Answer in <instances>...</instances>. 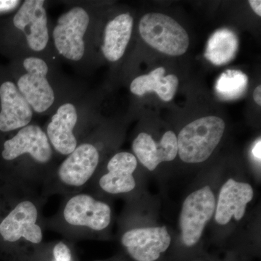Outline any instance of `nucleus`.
<instances>
[{"mask_svg":"<svg viewBox=\"0 0 261 261\" xmlns=\"http://www.w3.org/2000/svg\"><path fill=\"white\" fill-rule=\"evenodd\" d=\"M55 153L44 128L30 123L3 142L0 158L8 166L12 185L22 192H34L56 167Z\"/></svg>","mask_w":261,"mask_h":261,"instance_id":"obj_1","label":"nucleus"},{"mask_svg":"<svg viewBox=\"0 0 261 261\" xmlns=\"http://www.w3.org/2000/svg\"><path fill=\"white\" fill-rule=\"evenodd\" d=\"M112 208L106 201L84 191L65 196L56 214L45 217L46 229L68 240L101 238L112 223Z\"/></svg>","mask_w":261,"mask_h":261,"instance_id":"obj_2","label":"nucleus"},{"mask_svg":"<svg viewBox=\"0 0 261 261\" xmlns=\"http://www.w3.org/2000/svg\"><path fill=\"white\" fill-rule=\"evenodd\" d=\"M46 200L34 192H23L13 200L0 221V245L13 252L30 251L44 243L43 206Z\"/></svg>","mask_w":261,"mask_h":261,"instance_id":"obj_3","label":"nucleus"},{"mask_svg":"<svg viewBox=\"0 0 261 261\" xmlns=\"http://www.w3.org/2000/svg\"><path fill=\"white\" fill-rule=\"evenodd\" d=\"M225 123L219 117L199 118L182 128L177 137L178 154L183 162L207 161L224 135Z\"/></svg>","mask_w":261,"mask_h":261,"instance_id":"obj_4","label":"nucleus"},{"mask_svg":"<svg viewBox=\"0 0 261 261\" xmlns=\"http://www.w3.org/2000/svg\"><path fill=\"white\" fill-rule=\"evenodd\" d=\"M22 72L15 79L19 92L34 113L44 115L56 102V93L48 74L49 65L40 57H25L21 62Z\"/></svg>","mask_w":261,"mask_h":261,"instance_id":"obj_5","label":"nucleus"},{"mask_svg":"<svg viewBox=\"0 0 261 261\" xmlns=\"http://www.w3.org/2000/svg\"><path fill=\"white\" fill-rule=\"evenodd\" d=\"M139 30L147 44L168 56H182L190 45L186 30L174 19L162 13L144 15L141 18Z\"/></svg>","mask_w":261,"mask_h":261,"instance_id":"obj_6","label":"nucleus"},{"mask_svg":"<svg viewBox=\"0 0 261 261\" xmlns=\"http://www.w3.org/2000/svg\"><path fill=\"white\" fill-rule=\"evenodd\" d=\"M89 23V13L81 6L70 8L58 18L51 34L55 47L60 56L73 62L83 59Z\"/></svg>","mask_w":261,"mask_h":261,"instance_id":"obj_7","label":"nucleus"},{"mask_svg":"<svg viewBox=\"0 0 261 261\" xmlns=\"http://www.w3.org/2000/svg\"><path fill=\"white\" fill-rule=\"evenodd\" d=\"M137 166L138 161L135 154L117 152L108 161L104 171H97L86 189L94 194L99 192L108 195H128L137 187L134 174Z\"/></svg>","mask_w":261,"mask_h":261,"instance_id":"obj_8","label":"nucleus"},{"mask_svg":"<svg viewBox=\"0 0 261 261\" xmlns=\"http://www.w3.org/2000/svg\"><path fill=\"white\" fill-rule=\"evenodd\" d=\"M216 201L209 186L199 189L187 196L180 215L181 240L187 247L198 243L206 224L214 216Z\"/></svg>","mask_w":261,"mask_h":261,"instance_id":"obj_9","label":"nucleus"},{"mask_svg":"<svg viewBox=\"0 0 261 261\" xmlns=\"http://www.w3.org/2000/svg\"><path fill=\"white\" fill-rule=\"evenodd\" d=\"M42 0H25L12 18L13 28L23 36L27 47L35 53L47 49L49 41L47 10Z\"/></svg>","mask_w":261,"mask_h":261,"instance_id":"obj_10","label":"nucleus"},{"mask_svg":"<svg viewBox=\"0 0 261 261\" xmlns=\"http://www.w3.org/2000/svg\"><path fill=\"white\" fill-rule=\"evenodd\" d=\"M79 119L76 107L72 102L61 105L51 116L44 130L56 153L66 157L85 139Z\"/></svg>","mask_w":261,"mask_h":261,"instance_id":"obj_11","label":"nucleus"},{"mask_svg":"<svg viewBox=\"0 0 261 261\" xmlns=\"http://www.w3.org/2000/svg\"><path fill=\"white\" fill-rule=\"evenodd\" d=\"M122 246L136 261H155L166 252L171 238L166 226L132 228L121 237Z\"/></svg>","mask_w":261,"mask_h":261,"instance_id":"obj_12","label":"nucleus"},{"mask_svg":"<svg viewBox=\"0 0 261 261\" xmlns=\"http://www.w3.org/2000/svg\"><path fill=\"white\" fill-rule=\"evenodd\" d=\"M34 111L10 80L0 83V133L18 132L32 123Z\"/></svg>","mask_w":261,"mask_h":261,"instance_id":"obj_13","label":"nucleus"},{"mask_svg":"<svg viewBox=\"0 0 261 261\" xmlns=\"http://www.w3.org/2000/svg\"><path fill=\"white\" fill-rule=\"evenodd\" d=\"M132 149L137 161L149 171H154L161 163L176 159L177 137L172 130H168L159 142H156L148 134L142 132L133 141Z\"/></svg>","mask_w":261,"mask_h":261,"instance_id":"obj_14","label":"nucleus"},{"mask_svg":"<svg viewBox=\"0 0 261 261\" xmlns=\"http://www.w3.org/2000/svg\"><path fill=\"white\" fill-rule=\"evenodd\" d=\"M251 185L245 182L227 180L220 190L215 219L220 225L227 224L233 218L236 221L243 219L247 205L253 198Z\"/></svg>","mask_w":261,"mask_h":261,"instance_id":"obj_15","label":"nucleus"},{"mask_svg":"<svg viewBox=\"0 0 261 261\" xmlns=\"http://www.w3.org/2000/svg\"><path fill=\"white\" fill-rule=\"evenodd\" d=\"M134 19L129 13L118 15L106 25L102 44L103 56L110 62H116L124 55L132 37Z\"/></svg>","mask_w":261,"mask_h":261,"instance_id":"obj_16","label":"nucleus"},{"mask_svg":"<svg viewBox=\"0 0 261 261\" xmlns=\"http://www.w3.org/2000/svg\"><path fill=\"white\" fill-rule=\"evenodd\" d=\"M166 69L159 67L147 75L137 77L130 84V90L137 96L145 95L147 92H155L164 102L172 100L177 91V76L169 74L164 76Z\"/></svg>","mask_w":261,"mask_h":261,"instance_id":"obj_17","label":"nucleus"},{"mask_svg":"<svg viewBox=\"0 0 261 261\" xmlns=\"http://www.w3.org/2000/svg\"><path fill=\"white\" fill-rule=\"evenodd\" d=\"M238 47V38L234 33L227 29H220L207 42L205 57L213 64L226 65L234 59Z\"/></svg>","mask_w":261,"mask_h":261,"instance_id":"obj_18","label":"nucleus"},{"mask_svg":"<svg viewBox=\"0 0 261 261\" xmlns=\"http://www.w3.org/2000/svg\"><path fill=\"white\" fill-rule=\"evenodd\" d=\"M248 79L240 70H226L219 77L216 83V92L220 97L226 99H234L241 97L245 92Z\"/></svg>","mask_w":261,"mask_h":261,"instance_id":"obj_19","label":"nucleus"},{"mask_svg":"<svg viewBox=\"0 0 261 261\" xmlns=\"http://www.w3.org/2000/svg\"><path fill=\"white\" fill-rule=\"evenodd\" d=\"M50 260L47 261H74L71 244L67 240H57L49 243Z\"/></svg>","mask_w":261,"mask_h":261,"instance_id":"obj_20","label":"nucleus"},{"mask_svg":"<svg viewBox=\"0 0 261 261\" xmlns=\"http://www.w3.org/2000/svg\"><path fill=\"white\" fill-rule=\"evenodd\" d=\"M21 1L18 0H0V15L8 14L18 9Z\"/></svg>","mask_w":261,"mask_h":261,"instance_id":"obj_21","label":"nucleus"},{"mask_svg":"<svg viewBox=\"0 0 261 261\" xmlns=\"http://www.w3.org/2000/svg\"><path fill=\"white\" fill-rule=\"evenodd\" d=\"M260 151L261 142L260 139H259V140L257 141L256 143L254 145L253 148H252V155H253V157L255 158L257 161H259V163H260L261 159Z\"/></svg>","mask_w":261,"mask_h":261,"instance_id":"obj_22","label":"nucleus"},{"mask_svg":"<svg viewBox=\"0 0 261 261\" xmlns=\"http://www.w3.org/2000/svg\"><path fill=\"white\" fill-rule=\"evenodd\" d=\"M249 4L252 10L255 12V13L258 16H261V1L260 0H250L249 1Z\"/></svg>","mask_w":261,"mask_h":261,"instance_id":"obj_23","label":"nucleus"},{"mask_svg":"<svg viewBox=\"0 0 261 261\" xmlns=\"http://www.w3.org/2000/svg\"><path fill=\"white\" fill-rule=\"evenodd\" d=\"M253 99L255 102L259 106H261V86L259 85L255 88L253 93Z\"/></svg>","mask_w":261,"mask_h":261,"instance_id":"obj_24","label":"nucleus"},{"mask_svg":"<svg viewBox=\"0 0 261 261\" xmlns=\"http://www.w3.org/2000/svg\"><path fill=\"white\" fill-rule=\"evenodd\" d=\"M1 213H2V211H1V209H0V221H1L2 218H3V216H4V215H5V214H2Z\"/></svg>","mask_w":261,"mask_h":261,"instance_id":"obj_25","label":"nucleus"}]
</instances>
